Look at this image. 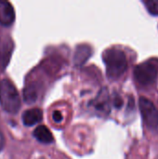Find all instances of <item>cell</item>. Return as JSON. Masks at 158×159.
I'll use <instances>...</instances> for the list:
<instances>
[{
    "label": "cell",
    "instance_id": "52a82bcc",
    "mask_svg": "<svg viewBox=\"0 0 158 159\" xmlns=\"http://www.w3.org/2000/svg\"><path fill=\"white\" fill-rule=\"evenodd\" d=\"M95 109L102 114H108L109 113V96L107 94L106 90H102L100 95L96 98V100L92 102Z\"/></svg>",
    "mask_w": 158,
    "mask_h": 159
},
{
    "label": "cell",
    "instance_id": "30bf717a",
    "mask_svg": "<svg viewBox=\"0 0 158 159\" xmlns=\"http://www.w3.org/2000/svg\"><path fill=\"white\" fill-rule=\"evenodd\" d=\"M146 8L148 9V11L155 15L157 16L158 15V1H144L143 2Z\"/></svg>",
    "mask_w": 158,
    "mask_h": 159
},
{
    "label": "cell",
    "instance_id": "5b68a950",
    "mask_svg": "<svg viewBox=\"0 0 158 159\" xmlns=\"http://www.w3.org/2000/svg\"><path fill=\"white\" fill-rule=\"evenodd\" d=\"M15 20V11L11 4L7 1H0V24L9 26Z\"/></svg>",
    "mask_w": 158,
    "mask_h": 159
},
{
    "label": "cell",
    "instance_id": "9c48e42d",
    "mask_svg": "<svg viewBox=\"0 0 158 159\" xmlns=\"http://www.w3.org/2000/svg\"><path fill=\"white\" fill-rule=\"evenodd\" d=\"M90 48L88 46H79L75 51V55H74V61L76 64L81 65L83 64L88 58L90 56Z\"/></svg>",
    "mask_w": 158,
    "mask_h": 159
},
{
    "label": "cell",
    "instance_id": "8fae6325",
    "mask_svg": "<svg viewBox=\"0 0 158 159\" xmlns=\"http://www.w3.org/2000/svg\"><path fill=\"white\" fill-rule=\"evenodd\" d=\"M52 117H53V120H54L55 122H61V121L62 120V116H61V114L60 112H58V111H56V112L53 113Z\"/></svg>",
    "mask_w": 158,
    "mask_h": 159
},
{
    "label": "cell",
    "instance_id": "7a4b0ae2",
    "mask_svg": "<svg viewBox=\"0 0 158 159\" xmlns=\"http://www.w3.org/2000/svg\"><path fill=\"white\" fill-rule=\"evenodd\" d=\"M0 105L8 114H17L20 108L19 93L8 80L0 82Z\"/></svg>",
    "mask_w": 158,
    "mask_h": 159
},
{
    "label": "cell",
    "instance_id": "3957f363",
    "mask_svg": "<svg viewBox=\"0 0 158 159\" xmlns=\"http://www.w3.org/2000/svg\"><path fill=\"white\" fill-rule=\"evenodd\" d=\"M136 81L142 86H149L158 80V59H149L136 66Z\"/></svg>",
    "mask_w": 158,
    "mask_h": 159
},
{
    "label": "cell",
    "instance_id": "ba28073f",
    "mask_svg": "<svg viewBox=\"0 0 158 159\" xmlns=\"http://www.w3.org/2000/svg\"><path fill=\"white\" fill-rule=\"evenodd\" d=\"M34 137L42 143H51L53 142V136L46 126L37 127L34 131Z\"/></svg>",
    "mask_w": 158,
    "mask_h": 159
},
{
    "label": "cell",
    "instance_id": "277c9868",
    "mask_svg": "<svg viewBox=\"0 0 158 159\" xmlns=\"http://www.w3.org/2000/svg\"><path fill=\"white\" fill-rule=\"evenodd\" d=\"M140 110L148 129L154 133H158V110L155 104L146 98L140 99Z\"/></svg>",
    "mask_w": 158,
    "mask_h": 159
},
{
    "label": "cell",
    "instance_id": "6da1fadb",
    "mask_svg": "<svg viewBox=\"0 0 158 159\" xmlns=\"http://www.w3.org/2000/svg\"><path fill=\"white\" fill-rule=\"evenodd\" d=\"M103 61L106 66L107 76L111 80H116L122 76L128 68L127 56L123 50L117 48H111L104 51Z\"/></svg>",
    "mask_w": 158,
    "mask_h": 159
},
{
    "label": "cell",
    "instance_id": "8992f818",
    "mask_svg": "<svg viewBox=\"0 0 158 159\" xmlns=\"http://www.w3.org/2000/svg\"><path fill=\"white\" fill-rule=\"evenodd\" d=\"M43 114L42 111L38 108H32L26 110L22 115V122L27 127L34 126L42 120Z\"/></svg>",
    "mask_w": 158,
    "mask_h": 159
},
{
    "label": "cell",
    "instance_id": "7c38bea8",
    "mask_svg": "<svg viewBox=\"0 0 158 159\" xmlns=\"http://www.w3.org/2000/svg\"><path fill=\"white\" fill-rule=\"evenodd\" d=\"M4 145H5V138H4V136H3L2 131L0 130V151L3 149Z\"/></svg>",
    "mask_w": 158,
    "mask_h": 159
}]
</instances>
